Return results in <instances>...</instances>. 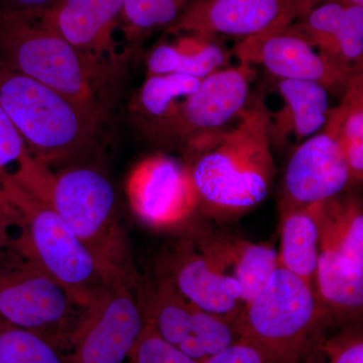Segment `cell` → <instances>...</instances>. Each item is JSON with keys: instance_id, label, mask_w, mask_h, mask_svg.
I'll return each mask as SVG.
<instances>
[{"instance_id": "obj_21", "label": "cell", "mask_w": 363, "mask_h": 363, "mask_svg": "<svg viewBox=\"0 0 363 363\" xmlns=\"http://www.w3.org/2000/svg\"><path fill=\"white\" fill-rule=\"evenodd\" d=\"M200 82L180 74L147 75L133 105L145 133L161 140Z\"/></svg>"}, {"instance_id": "obj_11", "label": "cell", "mask_w": 363, "mask_h": 363, "mask_svg": "<svg viewBox=\"0 0 363 363\" xmlns=\"http://www.w3.org/2000/svg\"><path fill=\"white\" fill-rule=\"evenodd\" d=\"M319 0H197L168 30L243 40L285 30Z\"/></svg>"}, {"instance_id": "obj_24", "label": "cell", "mask_w": 363, "mask_h": 363, "mask_svg": "<svg viewBox=\"0 0 363 363\" xmlns=\"http://www.w3.org/2000/svg\"><path fill=\"white\" fill-rule=\"evenodd\" d=\"M340 113V140L350 169L351 183H362L363 178V74H354L348 81L342 100L337 106Z\"/></svg>"}, {"instance_id": "obj_12", "label": "cell", "mask_w": 363, "mask_h": 363, "mask_svg": "<svg viewBox=\"0 0 363 363\" xmlns=\"http://www.w3.org/2000/svg\"><path fill=\"white\" fill-rule=\"evenodd\" d=\"M255 76L252 65L240 62L202 79L160 142L177 145L185 152L225 128L250 100Z\"/></svg>"}, {"instance_id": "obj_18", "label": "cell", "mask_w": 363, "mask_h": 363, "mask_svg": "<svg viewBox=\"0 0 363 363\" xmlns=\"http://www.w3.org/2000/svg\"><path fill=\"white\" fill-rule=\"evenodd\" d=\"M278 90L284 105L272 113L271 140L285 143L291 135L298 140L311 138L323 130L328 118L329 91L312 81L279 79Z\"/></svg>"}, {"instance_id": "obj_25", "label": "cell", "mask_w": 363, "mask_h": 363, "mask_svg": "<svg viewBox=\"0 0 363 363\" xmlns=\"http://www.w3.org/2000/svg\"><path fill=\"white\" fill-rule=\"evenodd\" d=\"M124 33L140 40L150 33L173 25L197 0H123Z\"/></svg>"}, {"instance_id": "obj_3", "label": "cell", "mask_w": 363, "mask_h": 363, "mask_svg": "<svg viewBox=\"0 0 363 363\" xmlns=\"http://www.w3.org/2000/svg\"><path fill=\"white\" fill-rule=\"evenodd\" d=\"M48 202L87 248L109 285L138 283L116 191L102 172L85 166L61 172L52 177Z\"/></svg>"}, {"instance_id": "obj_8", "label": "cell", "mask_w": 363, "mask_h": 363, "mask_svg": "<svg viewBox=\"0 0 363 363\" xmlns=\"http://www.w3.org/2000/svg\"><path fill=\"white\" fill-rule=\"evenodd\" d=\"M138 294L145 323L197 362L240 339L235 324L196 307L159 274L152 279L140 278Z\"/></svg>"}, {"instance_id": "obj_7", "label": "cell", "mask_w": 363, "mask_h": 363, "mask_svg": "<svg viewBox=\"0 0 363 363\" xmlns=\"http://www.w3.org/2000/svg\"><path fill=\"white\" fill-rule=\"evenodd\" d=\"M4 189L23 217L18 238L26 252L79 305L89 309L112 288L91 253L49 202L11 182Z\"/></svg>"}, {"instance_id": "obj_10", "label": "cell", "mask_w": 363, "mask_h": 363, "mask_svg": "<svg viewBox=\"0 0 363 363\" xmlns=\"http://www.w3.org/2000/svg\"><path fill=\"white\" fill-rule=\"evenodd\" d=\"M351 183L340 140V113L330 108L321 133L294 152L283 181L281 210L310 206L340 195Z\"/></svg>"}, {"instance_id": "obj_33", "label": "cell", "mask_w": 363, "mask_h": 363, "mask_svg": "<svg viewBox=\"0 0 363 363\" xmlns=\"http://www.w3.org/2000/svg\"><path fill=\"white\" fill-rule=\"evenodd\" d=\"M304 363H324V357L321 350H320V345L306 357Z\"/></svg>"}, {"instance_id": "obj_34", "label": "cell", "mask_w": 363, "mask_h": 363, "mask_svg": "<svg viewBox=\"0 0 363 363\" xmlns=\"http://www.w3.org/2000/svg\"><path fill=\"white\" fill-rule=\"evenodd\" d=\"M0 204L6 205V206H14L11 200L7 197L6 189H4V183L0 180Z\"/></svg>"}, {"instance_id": "obj_32", "label": "cell", "mask_w": 363, "mask_h": 363, "mask_svg": "<svg viewBox=\"0 0 363 363\" xmlns=\"http://www.w3.org/2000/svg\"><path fill=\"white\" fill-rule=\"evenodd\" d=\"M23 219L16 207L0 204V240L11 235L13 227L23 226Z\"/></svg>"}, {"instance_id": "obj_30", "label": "cell", "mask_w": 363, "mask_h": 363, "mask_svg": "<svg viewBox=\"0 0 363 363\" xmlns=\"http://www.w3.org/2000/svg\"><path fill=\"white\" fill-rule=\"evenodd\" d=\"M324 363H363V340L360 332L348 330L320 344Z\"/></svg>"}, {"instance_id": "obj_26", "label": "cell", "mask_w": 363, "mask_h": 363, "mask_svg": "<svg viewBox=\"0 0 363 363\" xmlns=\"http://www.w3.org/2000/svg\"><path fill=\"white\" fill-rule=\"evenodd\" d=\"M0 363H66L51 342L0 318Z\"/></svg>"}, {"instance_id": "obj_9", "label": "cell", "mask_w": 363, "mask_h": 363, "mask_svg": "<svg viewBox=\"0 0 363 363\" xmlns=\"http://www.w3.org/2000/svg\"><path fill=\"white\" fill-rule=\"evenodd\" d=\"M143 327L138 284L112 286L88 309L66 363H123Z\"/></svg>"}, {"instance_id": "obj_27", "label": "cell", "mask_w": 363, "mask_h": 363, "mask_svg": "<svg viewBox=\"0 0 363 363\" xmlns=\"http://www.w3.org/2000/svg\"><path fill=\"white\" fill-rule=\"evenodd\" d=\"M32 160L25 140L0 104V180H13Z\"/></svg>"}, {"instance_id": "obj_4", "label": "cell", "mask_w": 363, "mask_h": 363, "mask_svg": "<svg viewBox=\"0 0 363 363\" xmlns=\"http://www.w3.org/2000/svg\"><path fill=\"white\" fill-rule=\"evenodd\" d=\"M0 104L35 159L47 167L87 152L102 121L58 91L1 62Z\"/></svg>"}, {"instance_id": "obj_16", "label": "cell", "mask_w": 363, "mask_h": 363, "mask_svg": "<svg viewBox=\"0 0 363 363\" xmlns=\"http://www.w3.org/2000/svg\"><path fill=\"white\" fill-rule=\"evenodd\" d=\"M123 0H61L48 16L79 52L114 65L118 60L114 33L123 21Z\"/></svg>"}, {"instance_id": "obj_20", "label": "cell", "mask_w": 363, "mask_h": 363, "mask_svg": "<svg viewBox=\"0 0 363 363\" xmlns=\"http://www.w3.org/2000/svg\"><path fill=\"white\" fill-rule=\"evenodd\" d=\"M315 291L332 318L353 319L362 315L363 266L330 250H320Z\"/></svg>"}, {"instance_id": "obj_1", "label": "cell", "mask_w": 363, "mask_h": 363, "mask_svg": "<svg viewBox=\"0 0 363 363\" xmlns=\"http://www.w3.org/2000/svg\"><path fill=\"white\" fill-rule=\"evenodd\" d=\"M272 112L250 95L225 128L183 152L198 196L212 216L245 213L266 199L276 176L271 150Z\"/></svg>"}, {"instance_id": "obj_5", "label": "cell", "mask_w": 363, "mask_h": 363, "mask_svg": "<svg viewBox=\"0 0 363 363\" xmlns=\"http://www.w3.org/2000/svg\"><path fill=\"white\" fill-rule=\"evenodd\" d=\"M330 313L304 279L279 267L259 295L247 303L235 326L286 363L304 360L323 341Z\"/></svg>"}, {"instance_id": "obj_28", "label": "cell", "mask_w": 363, "mask_h": 363, "mask_svg": "<svg viewBox=\"0 0 363 363\" xmlns=\"http://www.w3.org/2000/svg\"><path fill=\"white\" fill-rule=\"evenodd\" d=\"M128 359L130 363H199L166 342L147 323Z\"/></svg>"}, {"instance_id": "obj_35", "label": "cell", "mask_w": 363, "mask_h": 363, "mask_svg": "<svg viewBox=\"0 0 363 363\" xmlns=\"http://www.w3.org/2000/svg\"><path fill=\"white\" fill-rule=\"evenodd\" d=\"M326 2H336V4H344V6H363V0H326Z\"/></svg>"}, {"instance_id": "obj_6", "label": "cell", "mask_w": 363, "mask_h": 363, "mask_svg": "<svg viewBox=\"0 0 363 363\" xmlns=\"http://www.w3.org/2000/svg\"><path fill=\"white\" fill-rule=\"evenodd\" d=\"M87 311L40 267L18 238L0 240L1 319L69 352Z\"/></svg>"}, {"instance_id": "obj_22", "label": "cell", "mask_w": 363, "mask_h": 363, "mask_svg": "<svg viewBox=\"0 0 363 363\" xmlns=\"http://www.w3.org/2000/svg\"><path fill=\"white\" fill-rule=\"evenodd\" d=\"M320 255L316 204L281 210L278 266L293 272L315 289Z\"/></svg>"}, {"instance_id": "obj_2", "label": "cell", "mask_w": 363, "mask_h": 363, "mask_svg": "<svg viewBox=\"0 0 363 363\" xmlns=\"http://www.w3.org/2000/svg\"><path fill=\"white\" fill-rule=\"evenodd\" d=\"M0 62L104 121L114 65L90 58L69 44L48 11H0Z\"/></svg>"}, {"instance_id": "obj_14", "label": "cell", "mask_w": 363, "mask_h": 363, "mask_svg": "<svg viewBox=\"0 0 363 363\" xmlns=\"http://www.w3.org/2000/svg\"><path fill=\"white\" fill-rule=\"evenodd\" d=\"M157 274L196 307L234 324L245 307L238 281L222 271L190 238L176 241L162 253Z\"/></svg>"}, {"instance_id": "obj_15", "label": "cell", "mask_w": 363, "mask_h": 363, "mask_svg": "<svg viewBox=\"0 0 363 363\" xmlns=\"http://www.w3.org/2000/svg\"><path fill=\"white\" fill-rule=\"evenodd\" d=\"M231 52L238 62L264 66L279 79L312 81L332 92H344L354 75L333 65L289 26L278 32L238 40Z\"/></svg>"}, {"instance_id": "obj_17", "label": "cell", "mask_w": 363, "mask_h": 363, "mask_svg": "<svg viewBox=\"0 0 363 363\" xmlns=\"http://www.w3.org/2000/svg\"><path fill=\"white\" fill-rule=\"evenodd\" d=\"M191 240L228 276L238 281L245 305L259 295L278 267V252L259 245L213 230H194Z\"/></svg>"}, {"instance_id": "obj_13", "label": "cell", "mask_w": 363, "mask_h": 363, "mask_svg": "<svg viewBox=\"0 0 363 363\" xmlns=\"http://www.w3.org/2000/svg\"><path fill=\"white\" fill-rule=\"evenodd\" d=\"M130 206L145 225L173 228L186 223L199 207L186 162L155 156L140 162L128 186Z\"/></svg>"}, {"instance_id": "obj_29", "label": "cell", "mask_w": 363, "mask_h": 363, "mask_svg": "<svg viewBox=\"0 0 363 363\" xmlns=\"http://www.w3.org/2000/svg\"><path fill=\"white\" fill-rule=\"evenodd\" d=\"M202 363H286L274 352L264 346L240 337V340L231 344L225 350L208 358Z\"/></svg>"}, {"instance_id": "obj_19", "label": "cell", "mask_w": 363, "mask_h": 363, "mask_svg": "<svg viewBox=\"0 0 363 363\" xmlns=\"http://www.w3.org/2000/svg\"><path fill=\"white\" fill-rule=\"evenodd\" d=\"M173 43H162L150 51L147 59V75L180 74L204 79L225 68L230 58L218 38L202 33H175Z\"/></svg>"}, {"instance_id": "obj_31", "label": "cell", "mask_w": 363, "mask_h": 363, "mask_svg": "<svg viewBox=\"0 0 363 363\" xmlns=\"http://www.w3.org/2000/svg\"><path fill=\"white\" fill-rule=\"evenodd\" d=\"M61 0H0V11H50Z\"/></svg>"}, {"instance_id": "obj_23", "label": "cell", "mask_w": 363, "mask_h": 363, "mask_svg": "<svg viewBox=\"0 0 363 363\" xmlns=\"http://www.w3.org/2000/svg\"><path fill=\"white\" fill-rule=\"evenodd\" d=\"M320 250H330L363 266L362 204L354 196L338 195L316 204Z\"/></svg>"}]
</instances>
